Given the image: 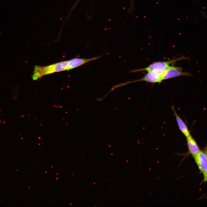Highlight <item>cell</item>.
<instances>
[{
    "instance_id": "cell-1",
    "label": "cell",
    "mask_w": 207,
    "mask_h": 207,
    "mask_svg": "<svg viewBox=\"0 0 207 207\" xmlns=\"http://www.w3.org/2000/svg\"><path fill=\"white\" fill-rule=\"evenodd\" d=\"M68 62V60L62 61L44 66L36 65L34 68L32 78L33 80H36L46 75L64 71Z\"/></svg>"
},
{
    "instance_id": "cell-2",
    "label": "cell",
    "mask_w": 207,
    "mask_h": 207,
    "mask_svg": "<svg viewBox=\"0 0 207 207\" xmlns=\"http://www.w3.org/2000/svg\"><path fill=\"white\" fill-rule=\"evenodd\" d=\"M189 59L188 57L183 56L178 58H174L167 61L154 63L146 67L132 70H131V72L134 73L144 71L147 72L152 71L162 72L168 69L170 66V64L177 61Z\"/></svg>"
},
{
    "instance_id": "cell-3",
    "label": "cell",
    "mask_w": 207,
    "mask_h": 207,
    "mask_svg": "<svg viewBox=\"0 0 207 207\" xmlns=\"http://www.w3.org/2000/svg\"><path fill=\"white\" fill-rule=\"evenodd\" d=\"M183 70L181 67L170 66L168 69L163 72L161 77L162 81L181 76L193 77L191 74L188 72H183Z\"/></svg>"
},
{
    "instance_id": "cell-4",
    "label": "cell",
    "mask_w": 207,
    "mask_h": 207,
    "mask_svg": "<svg viewBox=\"0 0 207 207\" xmlns=\"http://www.w3.org/2000/svg\"><path fill=\"white\" fill-rule=\"evenodd\" d=\"M163 72H148L143 78L133 81H128L126 83V84L127 85L130 83L139 81H145L152 83H160L162 82L161 77Z\"/></svg>"
},
{
    "instance_id": "cell-5",
    "label": "cell",
    "mask_w": 207,
    "mask_h": 207,
    "mask_svg": "<svg viewBox=\"0 0 207 207\" xmlns=\"http://www.w3.org/2000/svg\"><path fill=\"white\" fill-rule=\"evenodd\" d=\"M101 57V55H100L88 59L78 57L73 58L68 60V64L64 71L69 70L75 68L89 62L100 58Z\"/></svg>"
},
{
    "instance_id": "cell-6",
    "label": "cell",
    "mask_w": 207,
    "mask_h": 207,
    "mask_svg": "<svg viewBox=\"0 0 207 207\" xmlns=\"http://www.w3.org/2000/svg\"><path fill=\"white\" fill-rule=\"evenodd\" d=\"M193 156L201 172L207 170V156L203 151L200 150Z\"/></svg>"
},
{
    "instance_id": "cell-7",
    "label": "cell",
    "mask_w": 207,
    "mask_h": 207,
    "mask_svg": "<svg viewBox=\"0 0 207 207\" xmlns=\"http://www.w3.org/2000/svg\"><path fill=\"white\" fill-rule=\"evenodd\" d=\"M171 108L173 112L174 115L176 118L179 129L184 136L186 137H187L190 134L187 125L177 113L174 106H172Z\"/></svg>"
},
{
    "instance_id": "cell-8",
    "label": "cell",
    "mask_w": 207,
    "mask_h": 207,
    "mask_svg": "<svg viewBox=\"0 0 207 207\" xmlns=\"http://www.w3.org/2000/svg\"><path fill=\"white\" fill-rule=\"evenodd\" d=\"M186 138L189 153L193 156L200 150L199 147L196 142L190 134Z\"/></svg>"
},
{
    "instance_id": "cell-9",
    "label": "cell",
    "mask_w": 207,
    "mask_h": 207,
    "mask_svg": "<svg viewBox=\"0 0 207 207\" xmlns=\"http://www.w3.org/2000/svg\"><path fill=\"white\" fill-rule=\"evenodd\" d=\"M203 173V174L204 179L202 182H207V170L204 171Z\"/></svg>"
},
{
    "instance_id": "cell-10",
    "label": "cell",
    "mask_w": 207,
    "mask_h": 207,
    "mask_svg": "<svg viewBox=\"0 0 207 207\" xmlns=\"http://www.w3.org/2000/svg\"><path fill=\"white\" fill-rule=\"evenodd\" d=\"M203 152H204V153L207 156V145L206 147L205 148H204Z\"/></svg>"
},
{
    "instance_id": "cell-11",
    "label": "cell",
    "mask_w": 207,
    "mask_h": 207,
    "mask_svg": "<svg viewBox=\"0 0 207 207\" xmlns=\"http://www.w3.org/2000/svg\"><path fill=\"white\" fill-rule=\"evenodd\" d=\"M131 0L132 3H133V0Z\"/></svg>"
}]
</instances>
